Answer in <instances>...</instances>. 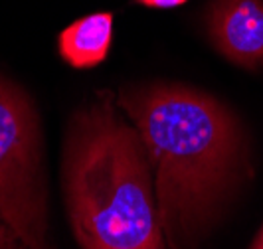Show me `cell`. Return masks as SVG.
Returning a JSON list of instances; mask_svg holds the SVG:
<instances>
[{
	"mask_svg": "<svg viewBox=\"0 0 263 249\" xmlns=\"http://www.w3.org/2000/svg\"><path fill=\"white\" fill-rule=\"evenodd\" d=\"M117 103L155 170L166 245L198 249L250 172L239 121L212 95L172 83L127 89Z\"/></svg>",
	"mask_w": 263,
	"mask_h": 249,
	"instance_id": "cell-1",
	"label": "cell"
},
{
	"mask_svg": "<svg viewBox=\"0 0 263 249\" xmlns=\"http://www.w3.org/2000/svg\"><path fill=\"white\" fill-rule=\"evenodd\" d=\"M151 162L135 125L109 97L78 111L67 129L64 190L81 249H166Z\"/></svg>",
	"mask_w": 263,
	"mask_h": 249,
	"instance_id": "cell-2",
	"label": "cell"
},
{
	"mask_svg": "<svg viewBox=\"0 0 263 249\" xmlns=\"http://www.w3.org/2000/svg\"><path fill=\"white\" fill-rule=\"evenodd\" d=\"M0 214L26 249H53L48 236L46 182L36 111L0 78Z\"/></svg>",
	"mask_w": 263,
	"mask_h": 249,
	"instance_id": "cell-3",
	"label": "cell"
},
{
	"mask_svg": "<svg viewBox=\"0 0 263 249\" xmlns=\"http://www.w3.org/2000/svg\"><path fill=\"white\" fill-rule=\"evenodd\" d=\"M208 32L232 64L248 69L263 66V0H214Z\"/></svg>",
	"mask_w": 263,
	"mask_h": 249,
	"instance_id": "cell-4",
	"label": "cell"
},
{
	"mask_svg": "<svg viewBox=\"0 0 263 249\" xmlns=\"http://www.w3.org/2000/svg\"><path fill=\"white\" fill-rule=\"evenodd\" d=\"M113 42V14L97 12L83 16L67 26L58 40L60 55L71 67L87 69L99 66Z\"/></svg>",
	"mask_w": 263,
	"mask_h": 249,
	"instance_id": "cell-5",
	"label": "cell"
},
{
	"mask_svg": "<svg viewBox=\"0 0 263 249\" xmlns=\"http://www.w3.org/2000/svg\"><path fill=\"white\" fill-rule=\"evenodd\" d=\"M0 249H26V245L10 229V225L4 222L2 214H0Z\"/></svg>",
	"mask_w": 263,
	"mask_h": 249,
	"instance_id": "cell-6",
	"label": "cell"
},
{
	"mask_svg": "<svg viewBox=\"0 0 263 249\" xmlns=\"http://www.w3.org/2000/svg\"><path fill=\"white\" fill-rule=\"evenodd\" d=\"M135 2L148 6V8H176V6H182L188 0H135Z\"/></svg>",
	"mask_w": 263,
	"mask_h": 249,
	"instance_id": "cell-7",
	"label": "cell"
},
{
	"mask_svg": "<svg viewBox=\"0 0 263 249\" xmlns=\"http://www.w3.org/2000/svg\"><path fill=\"white\" fill-rule=\"evenodd\" d=\"M251 249H263V227H261V232L257 234V237H255V241H253Z\"/></svg>",
	"mask_w": 263,
	"mask_h": 249,
	"instance_id": "cell-8",
	"label": "cell"
}]
</instances>
